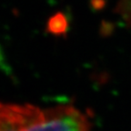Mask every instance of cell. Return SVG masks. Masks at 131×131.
<instances>
[{"label":"cell","mask_w":131,"mask_h":131,"mask_svg":"<svg viewBox=\"0 0 131 131\" xmlns=\"http://www.w3.org/2000/svg\"><path fill=\"white\" fill-rule=\"evenodd\" d=\"M88 117L70 105L47 109L0 103V131H89Z\"/></svg>","instance_id":"obj_1"},{"label":"cell","mask_w":131,"mask_h":131,"mask_svg":"<svg viewBox=\"0 0 131 131\" xmlns=\"http://www.w3.org/2000/svg\"><path fill=\"white\" fill-rule=\"evenodd\" d=\"M117 11L127 24L131 25V0H119Z\"/></svg>","instance_id":"obj_2"}]
</instances>
